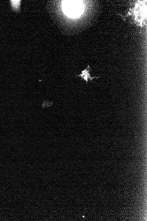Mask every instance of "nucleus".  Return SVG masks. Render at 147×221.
Here are the masks:
<instances>
[{
	"label": "nucleus",
	"instance_id": "obj_1",
	"mask_svg": "<svg viewBox=\"0 0 147 221\" xmlns=\"http://www.w3.org/2000/svg\"><path fill=\"white\" fill-rule=\"evenodd\" d=\"M91 70V68H90V66L88 65L86 69H85L84 70L82 71L81 74L77 75V76L81 77V78L83 79L85 81H86V82H87L86 83H87V82H88V80H89V79H90L91 81H92L94 79H98L100 78V76H99V77H96V76L91 77V74H90V70Z\"/></svg>",
	"mask_w": 147,
	"mask_h": 221
},
{
	"label": "nucleus",
	"instance_id": "obj_2",
	"mask_svg": "<svg viewBox=\"0 0 147 221\" xmlns=\"http://www.w3.org/2000/svg\"><path fill=\"white\" fill-rule=\"evenodd\" d=\"M11 4L12 8L14 11L18 12L20 10V5H21V1H10Z\"/></svg>",
	"mask_w": 147,
	"mask_h": 221
},
{
	"label": "nucleus",
	"instance_id": "obj_3",
	"mask_svg": "<svg viewBox=\"0 0 147 221\" xmlns=\"http://www.w3.org/2000/svg\"><path fill=\"white\" fill-rule=\"evenodd\" d=\"M53 104V101H44L41 104V106H40V108L41 109H44L46 108H49L52 106Z\"/></svg>",
	"mask_w": 147,
	"mask_h": 221
}]
</instances>
